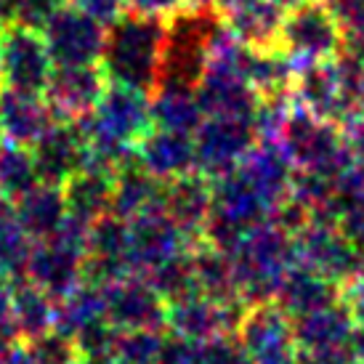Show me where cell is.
Wrapping results in <instances>:
<instances>
[{"label":"cell","instance_id":"obj_1","mask_svg":"<svg viewBox=\"0 0 364 364\" xmlns=\"http://www.w3.org/2000/svg\"><path fill=\"white\" fill-rule=\"evenodd\" d=\"M226 35L215 0H194L165 16L160 75L154 93H194Z\"/></svg>","mask_w":364,"mask_h":364},{"label":"cell","instance_id":"obj_2","mask_svg":"<svg viewBox=\"0 0 364 364\" xmlns=\"http://www.w3.org/2000/svg\"><path fill=\"white\" fill-rule=\"evenodd\" d=\"M162 43H165V16L125 11L107 24L99 67L112 85H128L154 93L160 75Z\"/></svg>","mask_w":364,"mask_h":364},{"label":"cell","instance_id":"obj_3","mask_svg":"<svg viewBox=\"0 0 364 364\" xmlns=\"http://www.w3.org/2000/svg\"><path fill=\"white\" fill-rule=\"evenodd\" d=\"M77 122L85 133L91 160L114 165L152 131V93L109 82L93 112Z\"/></svg>","mask_w":364,"mask_h":364},{"label":"cell","instance_id":"obj_4","mask_svg":"<svg viewBox=\"0 0 364 364\" xmlns=\"http://www.w3.org/2000/svg\"><path fill=\"white\" fill-rule=\"evenodd\" d=\"M279 139H282L284 154L306 173H316L324 178L341 176L354 162V154L346 144L341 125L322 120L298 104L287 112Z\"/></svg>","mask_w":364,"mask_h":364},{"label":"cell","instance_id":"obj_5","mask_svg":"<svg viewBox=\"0 0 364 364\" xmlns=\"http://www.w3.org/2000/svg\"><path fill=\"white\" fill-rule=\"evenodd\" d=\"M277 48L301 70L341 56L346 48V32L322 0H304L301 6L284 11Z\"/></svg>","mask_w":364,"mask_h":364},{"label":"cell","instance_id":"obj_6","mask_svg":"<svg viewBox=\"0 0 364 364\" xmlns=\"http://www.w3.org/2000/svg\"><path fill=\"white\" fill-rule=\"evenodd\" d=\"M53 75V59L41 30L3 21L0 24V88L46 93Z\"/></svg>","mask_w":364,"mask_h":364},{"label":"cell","instance_id":"obj_7","mask_svg":"<svg viewBox=\"0 0 364 364\" xmlns=\"http://www.w3.org/2000/svg\"><path fill=\"white\" fill-rule=\"evenodd\" d=\"M43 38L53 59V67H80V64H99L104 48V27L91 14L77 6H61L43 27Z\"/></svg>","mask_w":364,"mask_h":364},{"label":"cell","instance_id":"obj_8","mask_svg":"<svg viewBox=\"0 0 364 364\" xmlns=\"http://www.w3.org/2000/svg\"><path fill=\"white\" fill-rule=\"evenodd\" d=\"M258 144V128L250 117L213 114L194 131L197 165L210 173H229L250 154Z\"/></svg>","mask_w":364,"mask_h":364},{"label":"cell","instance_id":"obj_9","mask_svg":"<svg viewBox=\"0 0 364 364\" xmlns=\"http://www.w3.org/2000/svg\"><path fill=\"white\" fill-rule=\"evenodd\" d=\"M41 183L64 186L91 160V149L77 120H53L48 131L30 146Z\"/></svg>","mask_w":364,"mask_h":364},{"label":"cell","instance_id":"obj_10","mask_svg":"<svg viewBox=\"0 0 364 364\" xmlns=\"http://www.w3.org/2000/svg\"><path fill=\"white\" fill-rule=\"evenodd\" d=\"M107 85L109 80L99 64L53 67V75L43 96L56 120H80L88 112H93Z\"/></svg>","mask_w":364,"mask_h":364},{"label":"cell","instance_id":"obj_11","mask_svg":"<svg viewBox=\"0 0 364 364\" xmlns=\"http://www.w3.org/2000/svg\"><path fill=\"white\" fill-rule=\"evenodd\" d=\"M234 41L250 48H277L284 9L277 0H215Z\"/></svg>","mask_w":364,"mask_h":364},{"label":"cell","instance_id":"obj_12","mask_svg":"<svg viewBox=\"0 0 364 364\" xmlns=\"http://www.w3.org/2000/svg\"><path fill=\"white\" fill-rule=\"evenodd\" d=\"M56 120L43 93L0 88V139L32 146Z\"/></svg>","mask_w":364,"mask_h":364},{"label":"cell","instance_id":"obj_13","mask_svg":"<svg viewBox=\"0 0 364 364\" xmlns=\"http://www.w3.org/2000/svg\"><path fill=\"white\" fill-rule=\"evenodd\" d=\"M139 162L154 178H178L197 165L194 133L154 128L139 144Z\"/></svg>","mask_w":364,"mask_h":364},{"label":"cell","instance_id":"obj_14","mask_svg":"<svg viewBox=\"0 0 364 364\" xmlns=\"http://www.w3.org/2000/svg\"><path fill=\"white\" fill-rule=\"evenodd\" d=\"M333 61L309 64L295 72L293 102L322 120L341 125V91H338V75H335Z\"/></svg>","mask_w":364,"mask_h":364},{"label":"cell","instance_id":"obj_15","mask_svg":"<svg viewBox=\"0 0 364 364\" xmlns=\"http://www.w3.org/2000/svg\"><path fill=\"white\" fill-rule=\"evenodd\" d=\"M14 208H16V221L21 223L24 232L38 234V237H48V234L61 229L67 200H64V192H61L59 186L38 183L27 194H21Z\"/></svg>","mask_w":364,"mask_h":364},{"label":"cell","instance_id":"obj_16","mask_svg":"<svg viewBox=\"0 0 364 364\" xmlns=\"http://www.w3.org/2000/svg\"><path fill=\"white\" fill-rule=\"evenodd\" d=\"M114 183L109 178V165L104 162H93L77 171L70 181L64 183V200L72 215H93V213L104 210L112 200Z\"/></svg>","mask_w":364,"mask_h":364},{"label":"cell","instance_id":"obj_17","mask_svg":"<svg viewBox=\"0 0 364 364\" xmlns=\"http://www.w3.org/2000/svg\"><path fill=\"white\" fill-rule=\"evenodd\" d=\"M27 266H30L32 279L41 287L51 290V293H59V290L67 287V282L75 274V250H72V245L67 240H59V242L41 247L38 253H32Z\"/></svg>","mask_w":364,"mask_h":364},{"label":"cell","instance_id":"obj_18","mask_svg":"<svg viewBox=\"0 0 364 364\" xmlns=\"http://www.w3.org/2000/svg\"><path fill=\"white\" fill-rule=\"evenodd\" d=\"M335 75L341 91V128L364 120V56L343 51L335 56Z\"/></svg>","mask_w":364,"mask_h":364},{"label":"cell","instance_id":"obj_19","mask_svg":"<svg viewBox=\"0 0 364 364\" xmlns=\"http://www.w3.org/2000/svg\"><path fill=\"white\" fill-rule=\"evenodd\" d=\"M38 183L41 178L35 171L30 146L11 141L0 144V194H6L9 200H19L21 194H27Z\"/></svg>","mask_w":364,"mask_h":364},{"label":"cell","instance_id":"obj_20","mask_svg":"<svg viewBox=\"0 0 364 364\" xmlns=\"http://www.w3.org/2000/svg\"><path fill=\"white\" fill-rule=\"evenodd\" d=\"M203 120L205 114L194 93H152L154 128L194 133Z\"/></svg>","mask_w":364,"mask_h":364},{"label":"cell","instance_id":"obj_21","mask_svg":"<svg viewBox=\"0 0 364 364\" xmlns=\"http://www.w3.org/2000/svg\"><path fill=\"white\" fill-rule=\"evenodd\" d=\"M11 314H14V327L16 333L27 338H41L51 322V309L46 304V295L38 287H21L11 295Z\"/></svg>","mask_w":364,"mask_h":364},{"label":"cell","instance_id":"obj_22","mask_svg":"<svg viewBox=\"0 0 364 364\" xmlns=\"http://www.w3.org/2000/svg\"><path fill=\"white\" fill-rule=\"evenodd\" d=\"M210 203V189L200 176H178L168 189V205L173 210L176 221H194L203 218V213L208 210Z\"/></svg>","mask_w":364,"mask_h":364},{"label":"cell","instance_id":"obj_23","mask_svg":"<svg viewBox=\"0 0 364 364\" xmlns=\"http://www.w3.org/2000/svg\"><path fill=\"white\" fill-rule=\"evenodd\" d=\"M346 32V48L364 56V0H322Z\"/></svg>","mask_w":364,"mask_h":364},{"label":"cell","instance_id":"obj_24","mask_svg":"<svg viewBox=\"0 0 364 364\" xmlns=\"http://www.w3.org/2000/svg\"><path fill=\"white\" fill-rule=\"evenodd\" d=\"M67 3H70V0H14L9 21H19V24L43 30L46 21L51 19L61 6H67Z\"/></svg>","mask_w":364,"mask_h":364},{"label":"cell","instance_id":"obj_25","mask_svg":"<svg viewBox=\"0 0 364 364\" xmlns=\"http://www.w3.org/2000/svg\"><path fill=\"white\" fill-rule=\"evenodd\" d=\"M70 3L85 11V14H91L93 19H99L104 27L128 11V0H70Z\"/></svg>","mask_w":364,"mask_h":364},{"label":"cell","instance_id":"obj_26","mask_svg":"<svg viewBox=\"0 0 364 364\" xmlns=\"http://www.w3.org/2000/svg\"><path fill=\"white\" fill-rule=\"evenodd\" d=\"M194 0H128V9L139 11V14H157V16H168L173 11L189 6Z\"/></svg>","mask_w":364,"mask_h":364},{"label":"cell","instance_id":"obj_27","mask_svg":"<svg viewBox=\"0 0 364 364\" xmlns=\"http://www.w3.org/2000/svg\"><path fill=\"white\" fill-rule=\"evenodd\" d=\"M343 136H346V144H348L351 154H354V160L364 162V120L348 122Z\"/></svg>","mask_w":364,"mask_h":364},{"label":"cell","instance_id":"obj_28","mask_svg":"<svg viewBox=\"0 0 364 364\" xmlns=\"http://www.w3.org/2000/svg\"><path fill=\"white\" fill-rule=\"evenodd\" d=\"M11 295L14 293L0 282V330L14 335L16 333V327H14V314H11Z\"/></svg>","mask_w":364,"mask_h":364},{"label":"cell","instance_id":"obj_29","mask_svg":"<svg viewBox=\"0 0 364 364\" xmlns=\"http://www.w3.org/2000/svg\"><path fill=\"white\" fill-rule=\"evenodd\" d=\"M0 364H41L35 359L32 351H24V348H16V351H9V354L3 356V362Z\"/></svg>","mask_w":364,"mask_h":364},{"label":"cell","instance_id":"obj_30","mask_svg":"<svg viewBox=\"0 0 364 364\" xmlns=\"http://www.w3.org/2000/svg\"><path fill=\"white\" fill-rule=\"evenodd\" d=\"M9 338H11L9 333H3V330H0V362H3V356L9 354Z\"/></svg>","mask_w":364,"mask_h":364},{"label":"cell","instance_id":"obj_31","mask_svg":"<svg viewBox=\"0 0 364 364\" xmlns=\"http://www.w3.org/2000/svg\"><path fill=\"white\" fill-rule=\"evenodd\" d=\"M277 3H279V6H282L284 11H287V9H293V6H301L304 0H277Z\"/></svg>","mask_w":364,"mask_h":364}]
</instances>
